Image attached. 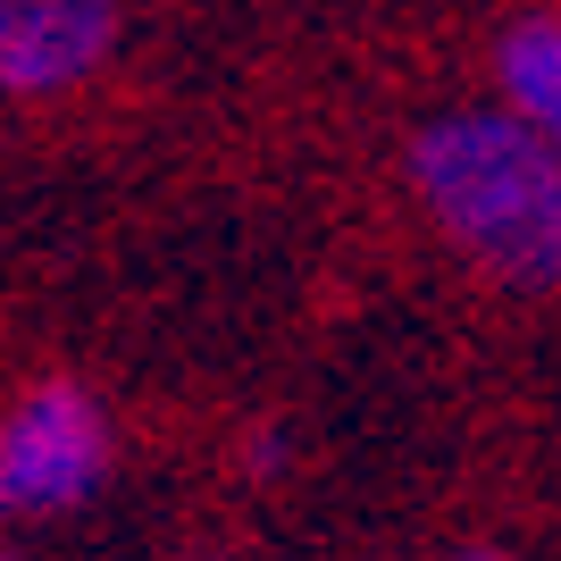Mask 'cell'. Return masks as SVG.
<instances>
[{"label": "cell", "instance_id": "6da1fadb", "mask_svg": "<svg viewBox=\"0 0 561 561\" xmlns=\"http://www.w3.org/2000/svg\"><path fill=\"white\" fill-rule=\"evenodd\" d=\"M411 185L478 268L561 285V151L519 110H453L411 142Z\"/></svg>", "mask_w": 561, "mask_h": 561}, {"label": "cell", "instance_id": "7a4b0ae2", "mask_svg": "<svg viewBox=\"0 0 561 561\" xmlns=\"http://www.w3.org/2000/svg\"><path fill=\"white\" fill-rule=\"evenodd\" d=\"M110 469V427L84 386H43L0 420V512H68Z\"/></svg>", "mask_w": 561, "mask_h": 561}, {"label": "cell", "instance_id": "3957f363", "mask_svg": "<svg viewBox=\"0 0 561 561\" xmlns=\"http://www.w3.org/2000/svg\"><path fill=\"white\" fill-rule=\"evenodd\" d=\"M117 0H0V93H68L110 59Z\"/></svg>", "mask_w": 561, "mask_h": 561}, {"label": "cell", "instance_id": "277c9868", "mask_svg": "<svg viewBox=\"0 0 561 561\" xmlns=\"http://www.w3.org/2000/svg\"><path fill=\"white\" fill-rule=\"evenodd\" d=\"M494 68H503V93H512V110L561 151V18L519 25L512 43H503V59H494Z\"/></svg>", "mask_w": 561, "mask_h": 561}, {"label": "cell", "instance_id": "5b68a950", "mask_svg": "<svg viewBox=\"0 0 561 561\" xmlns=\"http://www.w3.org/2000/svg\"><path fill=\"white\" fill-rule=\"evenodd\" d=\"M478 561H494V553H478Z\"/></svg>", "mask_w": 561, "mask_h": 561}]
</instances>
